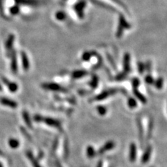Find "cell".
<instances>
[{
	"label": "cell",
	"instance_id": "6da1fadb",
	"mask_svg": "<svg viewBox=\"0 0 167 167\" xmlns=\"http://www.w3.org/2000/svg\"><path fill=\"white\" fill-rule=\"evenodd\" d=\"M86 0H80L77 3L75 4L74 6V9L75 11L77 14L78 17L80 18H84V9L86 8Z\"/></svg>",
	"mask_w": 167,
	"mask_h": 167
},
{
	"label": "cell",
	"instance_id": "7a4b0ae2",
	"mask_svg": "<svg viewBox=\"0 0 167 167\" xmlns=\"http://www.w3.org/2000/svg\"><path fill=\"white\" fill-rule=\"evenodd\" d=\"M8 57H11V70H12L13 73L16 74L17 72H18V59H17L16 52L13 49Z\"/></svg>",
	"mask_w": 167,
	"mask_h": 167
},
{
	"label": "cell",
	"instance_id": "3957f363",
	"mask_svg": "<svg viewBox=\"0 0 167 167\" xmlns=\"http://www.w3.org/2000/svg\"><path fill=\"white\" fill-rule=\"evenodd\" d=\"M17 5H25L29 6H37L39 2L37 0H14Z\"/></svg>",
	"mask_w": 167,
	"mask_h": 167
},
{
	"label": "cell",
	"instance_id": "277c9868",
	"mask_svg": "<svg viewBox=\"0 0 167 167\" xmlns=\"http://www.w3.org/2000/svg\"><path fill=\"white\" fill-rule=\"evenodd\" d=\"M14 39H15L14 35L11 34V35H9V37H8L6 41L5 47H6V49L8 56L9 55V54H10L11 52V51L13 50V42H14Z\"/></svg>",
	"mask_w": 167,
	"mask_h": 167
},
{
	"label": "cell",
	"instance_id": "5b68a950",
	"mask_svg": "<svg viewBox=\"0 0 167 167\" xmlns=\"http://www.w3.org/2000/svg\"><path fill=\"white\" fill-rule=\"evenodd\" d=\"M1 80H2V81L4 83L5 85H6L8 86L9 91L11 92H15L18 91V86L16 83L10 82L9 80H7L6 78L4 77H1Z\"/></svg>",
	"mask_w": 167,
	"mask_h": 167
},
{
	"label": "cell",
	"instance_id": "8992f818",
	"mask_svg": "<svg viewBox=\"0 0 167 167\" xmlns=\"http://www.w3.org/2000/svg\"><path fill=\"white\" fill-rule=\"evenodd\" d=\"M0 103L5 106L9 107L11 108H16L18 107V104L12 100L7 98V97H0Z\"/></svg>",
	"mask_w": 167,
	"mask_h": 167
},
{
	"label": "cell",
	"instance_id": "52a82bcc",
	"mask_svg": "<svg viewBox=\"0 0 167 167\" xmlns=\"http://www.w3.org/2000/svg\"><path fill=\"white\" fill-rule=\"evenodd\" d=\"M21 59H22L23 69L24 70H28L29 68V61L27 55L24 52H21Z\"/></svg>",
	"mask_w": 167,
	"mask_h": 167
},
{
	"label": "cell",
	"instance_id": "ba28073f",
	"mask_svg": "<svg viewBox=\"0 0 167 167\" xmlns=\"http://www.w3.org/2000/svg\"><path fill=\"white\" fill-rule=\"evenodd\" d=\"M137 157V148L134 143H132L130 148V161L131 162H134L136 160Z\"/></svg>",
	"mask_w": 167,
	"mask_h": 167
},
{
	"label": "cell",
	"instance_id": "9c48e42d",
	"mask_svg": "<svg viewBox=\"0 0 167 167\" xmlns=\"http://www.w3.org/2000/svg\"><path fill=\"white\" fill-rule=\"evenodd\" d=\"M114 146H115V143L113 141L107 142V143L104 145V146L101 149H100V151H98V154H100V155L103 154V153L107 152V151H109V150L114 148Z\"/></svg>",
	"mask_w": 167,
	"mask_h": 167
},
{
	"label": "cell",
	"instance_id": "30bf717a",
	"mask_svg": "<svg viewBox=\"0 0 167 167\" xmlns=\"http://www.w3.org/2000/svg\"><path fill=\"white\" fill-rule=\"evenodd\" d=\"M151 153H152V148L151 147H148L146 150H145L144 154L143 155V157H142L141 161L143 164H146V163L149 161L150 157H151Z\"/></svg>",
	"mask_w": 167,
	"mask_h": 167
},
{
	"label": "cell",
	"instance_id": "8fae6325",
	"mask_svg": "<svg viewBox=\"0 0 167 167\" xmlns=\"http://www.w3.org/2000/svg\"><path fill=\"white\" fill-rule=\"evenodd\" d=\"M89 1H91V3H93V4L98 6H100V7L104 8V9H109V10H110V11H115V9H114V8L109 6V5H107V4H106L102 2V1H99V0H89Z\"/></svg>",
	"mask_w": 167,
	"mask_h": 167
},
{
	"label": "cell",
	"instance_id": "7c38bea8",
	"mask_svg": "<svg viewBox=\"0 0 167 167\" xmlns=\"http://www.w3.org/2000/svg\"><path fill=\"white\" fill-rule=\"evenodd\" d=\"M27 157L29 159V160L31 161V162H32V164L33 165L34 167H41V165L39 164V163H38V162L37 161V160L34 157V155L32 153V152L28 151V152L27 153Z\"/></svg>",
	"mask_w": 167,
	"mask_h": 167
},
{
	"label": "cell",
	"instance_id": "4fadbf2b",
	"mask_svg": "<svg viewBox=\"0 0 167 167\" xmlns=\"http://www.w3.org/2000/svg\"><path fill=\"white\" fill-rule=\"evenodd\" d=\"M44 89L47 90H52V91H61V87L56 84H43Z\"/></svg>",
	"mask_w": 167,
	"mask_h": 167
},
{
	"label": "cell",
	"instance_id": "5bb4252c",
	"mask_svg": "<svg viewBox=\"0 0 167 167\" xmlns=\"http://www.w3.org/2000/svg\"><path fill=\"white\" fill-rule=\"evenodd\" d=\"M22 116L23 118H24V122L27 124L29 128H32V122H31V119L29 118V115L28 112L27 111H24L22 113Z\"/></svg>",
	"mask_w": 167,
	"mask_h": 167
},
{
	"label": "cell",
	"instance_id": "9a60e30c",
	"mask_svg": "<svg viewBox=\"0 0 167 167\" xmlns=\"http://www.w3.org/2000/svg\"><path fill=\"white\" fill-rule=\"evenodd\" d=\"M9 144L12 148H17L20 145V143L17 139H10L9 141Z\"/></svg>",
	"mask_w": 167,
	"mask_h": 167
},
{
	"label": "cell",
	"instance_id": "2e32d148",
	"mask_svg": "<svg viewBox=\"0 0 167 167\" xmlns=\"http://www.w3.org/2000/svg\"><path fill=\"white\" fill-rule=\"evenodd\" d=\"M56 18L58 20H64L66 18V15L63 11H58L55 15Z\"/></svg>",
	"mask_w": 167,
	"mask_h": 167
},
{
	"label": "cell",
	"instance_id": "e0dca14e",
	"mask_svg": "<svg viewBox=\"0 0 167 167\" xmlns=\"http://www.w3.org/2000/svg\"><path fill=\"white\" fill-rule=\"evenodd\" d=\"M86 154H87L88 157L89 158H92V157H95V150L92 146H89L87 148V151H86Z\"/></svg>",
	"mask_w": 167,
	"mask_h": 167
},
{
	"label": "cell",
	"instance_id": "ac0fdd59",
	"mask_svg": "<svg viewBox=\"0 0 167 167\" xmlns=\"http://www.w3.org/2000/svg\"><path fill=\"white\" fill-rule=\"evenodd\" d=\"M19 12H20V6H19V5L16 4L10 9V13L13 15L18 14Z\"/></svg>",
	"mask_w": 167,
	"mask_h": 167
},
{
	"label": "cell",
	"instance_id": "d6986e66",
	"mask_svg": "<svg viewBox=\"0 0 167 167\" xmlns=\"http://www.w3.org/2000/svg\"><path fill=\"white\" fill-rule=\"evenodd\" d=\"M4 0H0V13L2 15L4 18H5L4 12V6H3Z\"/></svg>",
	"mask_w": 167,
	"mask_h": 167
},
{
	"label": "cell",
	"instance_id": "ffe728a7",
	"mask_svg": "<svg viewBox=\"0 0 167 167\" xmlns=\"http://www.w3.org/2000/svg\"><path fill=\"white\" fill-rule=\"evenodd\" d=\"M112 1H114V2H116V4H120V6H123V7H124V4H123L120 1H119V0H112Z\"/></svg>",
	"mask_w": 167,
	"mask_h": 167
},
{
	"label": "cell",
	"instance_id": "44dd1931",
	"mask_svg": "<svg viewBox=\"0 0 167 167\" xmlns=\"http://www.w3.org/2000/svg\"><path fill=\"white\" fill-rule=\"evenodd\" d=\"M97 167H102V161H100L98 162V164L97 165Z\"/></svg>",
	"mask_w": 167,
	"mask_h": 167
},
{
	"label": "cell",
	"instance_id": "7402d4cb",
	"mask_svg": "<svg viewBox=\"0 0 167 167\" xmlns=\"http://www.w3.org/2000/svg\"><path fill=\"white\" fill-rule=\"evenodd\" d=\"M56 166H57V167H63L59 162H57V163H56Z\"/></svg>",
	"mask_w": 167,
	"mask_h": 167
},
{
	"label": "cell",
	"instance_id": "603a6c76",
	"mask_svg": "<svg viewBox=\"0 0 167 167\" xmlns=\"http://www.w3.org/2000/svg\"><path fill=\"white\" fill-rule=\"evenodd\" d=\"M3 90H2V87H1V86L0 85V91H2Z\"/></svg>",
	"mask_w": 167,
	"mask_h": 167
},
{
	"label": "cell",
	"instance_id": "cb8c5ba5",
	"mask_svg": "<svg viewBox=\"0 0 167 167\" xmlns=\"http://www.w3.org/2000/svg\"><path fill=\"white\" fill-rule=\"evenodd\" d=\"M0 167H3L2 165H1V164H0Z\"/></svg>",
	"mask_w": 167,
	"mask_h": 167
}]
</instances>
